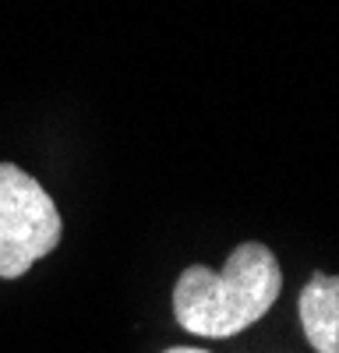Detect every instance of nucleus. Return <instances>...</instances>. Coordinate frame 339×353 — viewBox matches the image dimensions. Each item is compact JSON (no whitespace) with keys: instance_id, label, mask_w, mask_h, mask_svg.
Here are the masks:
<instances>
[{"instance_id":"obj_1","label":"nucleus","mask_w":339,"mask_h":353,"mask_svg":"<svg viewBox=\"0 0 339 353\" xmlns=\"http://www.w3.org/2000/svg\"><path fill=\"white\" fill-rule=\"evenodd\" d=\"M279 290L282 269L276 254L258 241H247L230 251L219 272L205 265L184 269L174 286V314L191 336L226 339L265 318L279 301Z\"/></svg>"},{"instance_id":"obj_2","label":"nucleus","mask_w":339,"mask_h":353,"mask_svg":"<svg viewBox=\"0 0 339 353\" xmlns=\"http://www.w3.org/2000/svg\"><path fill=\"white\" fill-rule=\"evenodd\" d=\"M64 237L61 209L32 173L0 163V279L25 276Z\"/></svg>"},{"instance_id":"obj_3","label":"nucleus","mask_w":339,"mask_h":353,"mask_svg":"<svg viewBox=\"0 0 339 353\" xmlns=\"http://www.w3.org/2000/svg\"><path fill=\"white\" fill-rule=\"evenodd\" d=\"M297 314L315 353H339V276H311L300 290Z\"/></svg>"},{"instance_id":"obj_4","label":"nucleus","mask_w":339,"mask_h":353,"mask_svg":"<svg viewBox=\"0 0 339 353\" xmlns=\"http://www.w3.org/2000/svg\"><path fill=\"white\" fill-rule=\"evenodd\" d=\"M166 353H205V350H194V346H174V350H166Z\"/></svg>"}]
</instances>
